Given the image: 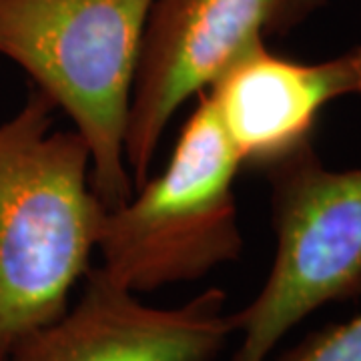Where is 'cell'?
<instances>
[{"mask_svg": "<svg viewBox=\"0 0 361 361\" xmlns=\"http://www.w3.org/2000/svg\"><path fill=\"white\" fill-rule=\"evenodd\" d=\"M54 106L30 89L0 125V360L61 317L90 269L103 205L77 130H54Z\"/></svg>", "mask_w": 361, "mask_h": 361, "instance_id": "6da1fadb", "label": "cell"}, {"mask_svg": "<svg viewBox=\"0 0 361 361\" xmlns=\"http://www.w3.org/2000/svg\"><path fill=\"white\" fill-rule=\"evenodd\" d=\"M155 0H0V54L73 118L104 211L133 197L125 141Z\"/></svg>", "mask_w": 361, "mask_h": 361, "instance_id": "7a4b0ae2", "label": "cell"}, {"mask_svg": "<svg viewBox=\"0 0 361 361\" xmlns=\"http://www.w3.org/2000/svg\"><path fill=\"white\" fill-rule=\"evenodd\" d=\"M199 101L167 169L99 221L101 269L135 293L197 281L241 257L233 191L241 161L205 92Z\"/></svg>", "mask_w": 361, "mask_h": 361, "instance_id": "3957f363", "label": "cell"}, {"mask_svg": "<svg viewBox=\"0 0 361 361\" xmlns=\"http://www.w3.org/2000/svg\"><path fill=\"white\" fill-rule=\"evenodd\" d=\"M263 175L275 257L255 299L231 313L241 334L233 361H269L311 313L361 299V169H327L310 145Z\"/></svg>", "mask_w": 361, "mask_h": 361, "instance_id": "277c9868", "label": "cell"}, {"mask_svg": "<svg viewBox=\"0 0 361 361\" xmlns=\"http://www.w3.org/2000/svg\"><path fill=\"white\" fill-rule=\"evenodd\" d=\"M327 0H155L130 97L125 161L135 191L161 137L191 97L271 37H285Z\"/></svg>", "mask_w": 361, "mask_h": 361, "instance_id": "5b68a950", "label": "cell"}, {"mask_svg": "<svg viewBox=\"0 0 361 361\" xmlns=\"http://www.w3.org/2000/svg\"><path fill=\"white\" fill-rule=\"evenodd\" d=\"M78 299L0 361H215L235 334L227 295L209 287L179 307H151L101 267Z\"/></svg>", "mask_w": 361, "mask_h": 361, "instance_id": "8992f818", "label": "cell"}, {"mask_svg": "<svg viewBox=\"0 0 361 361\" xmlns=\"http://www.w3.org/2000/svg\"><path fill=\"white\" fill-rule=\"evenodd\" d=\"M241 161L267 171L313 145L322 111L361 97V44L322 63H301L259 44L205 92Z\"/></svg>", "mask_w": 361, "mask_h": 361, "instance_id": "52a82bcc", "label": "cell"}, {"mask_svg": "<svg viewBox=\"0 0 361 361\" xmlns=\"http://www.w3.org/2000/svg\"><path fill=\"white\" fill-rule=\"evenodd\" d=\"M269 361H361V313L311 331Z\"/></svg>", "mask_w": 361, "mask_h": 361, "instance_id": "ba28073f", "label": "cell"}]
</instances>
